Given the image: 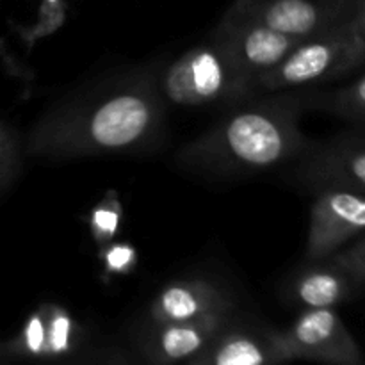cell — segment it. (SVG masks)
I'll use <instances>...</instances> for the list:
<instances>
[{
    "instance_id": "5bb4252c",
    "label": "cell",
    "mask_w": 365,
    "mask_h": 365,
    "mask_svg": "<svg viewBox=\"0 0 365 365\" xmlns=\"http://www.w3.org/2000/svg\"><path fill=\"white\" fill-rule=\"evenodd\" d=\"M305 109L323 110L342 120L365 125V73L349 84L327 93H303Z\"/></svg>"
},
{
    "instance_id": "ba28073f",
    "label": "cell",
    "mask_w": 365,
    "mask_h": 365,
    "mask_svg": "<svg viewBox=\"0 0 365 365\" xmlns=\"http://www.w3.org/2000/svg\"><path fill=\"white\" fill-rule=\"evenodd\" d=\"M296 177L314 191L342 187L365 195V134H342L316 145L298 160Z\"/></svg>"
},
{
    "instance_id": "ffe728a7",
    "label": "cell",
    "mask_w": 365,
    "mask_h": 365,
    "mask_svg": "<svg viewBox=\"0 0 365 365\" xmlns=\"http://www.w3.org/2000/svg\"><path fill=\"white\" fill-rule=\"evenodd\" d=\"M339 253L353 267V271L365 282V234L355 239L349 246L342 248Z\"/></svg>"
},
{
    "instance_id": "52a82bcc",
    "label": "cell",
    "mask_w": 365,
    "mask_h": 365,
    "mask_svg": "<svg viewBox=\"0 0 365 365\" xmlns=\"http://www.w3.org/2000/svg\"><path fill=\"white\" fill-rule=\"evenodd\" d=\"M360 0H235L232 9L266 27L309 39L355 18Z\"/></svg>"
},
{
    "instance_id": "9a60e30c",
    "label": "cell",
    "mask_w": 365,
    "mask_h": 365,
    "mask_svg": "<svg viewBox=\"0 0 365 365\" xmlns=\"http://www.w3.org/2000/svg\"><path fill=\"white\" fill-rule=\"evenodd\" d=\"M46 305V356H63L71 351L77 337V323L63 307Z\"/></svg>"
},
{
    "instance_id": "4fadbf2b",
    "label": "cell",
    "mask_w": 365,
    "mask_h": 365,
    "mask_svg": "<svg viewBox=\"0 0 365 365\" xmlns=\"http://www.w3.org/2000/svg\"><path fill=\"white\" fill-rule=\"evenodd\" d=\"M273 353H278L277 339L237 330L221 335L210 351V365H267Z\"/></svg>"
},
{
    "instance_id": "e0dca14e",
    "label": "cell",
    "mask_w": 365,
    "mask_h": 365,
    "mask_svg": "<svg viewBox=\"0 0 365 365\" xmlns=\"http://www.w3.org/2000/svg\"><path fill=\"white\" fill-rule=\"evenodd\" d=\"M123 220V207L116 196H106L89 214V230L100 245H109L116 237Z\"/></svg>"
},
{
    "instance_id": "277c9868",
    "label": "cell",
    "mask_w": 365,
    "mask_h": 365,
    "mask_svg": "<svg viewBox=\"0 0 365 365\" xmlns=\"http://www.w3.org/2000/svg\"><path fill=\"white\" fill-rule=\"evenodd\" d=\"M160 91L178 106L239 102L255 96V86L235 68L223 46L210 38L166 68Z\"/></svg>"
},
{
    "instance_id": "6da1fadb",
    "label": "cell",
    "mask_w": 365,
    "mask_h": 365,
    "mask_svg": "<svg viewBox=\"0 0 365 365\" xmlns=\"http://www.w3.org/2000/svg\"><path fill=\"white\" fill-rule=\"evenodd\" d=\"M163 134L159 77L141 70L45 114L29 134L27 152L48 159L123 155L153 148Z\"/></svg>"
},
{
    "instance_id": "3957f363",
    "label": "cell",
    "mask_w": 365,
    "mask_h": 365,
    "mask_svg": "<svg viewBox=\"0 0 365 365\" xmlns=\"http://www.w3.org/2000/svg\"><path fill=\"white\" fill-rule=\"evenodd\" d=\"M365 64V29L351 18L303 39L278 66L257 81V93H274L341 78Z\"/></svg>"
},
{
    "instance_id": "d6986e66",
    "label": "cell",
    "mask_w": 365,
    "mask_h": 365,
    "mask_svg": "<svg viewBox=\"0 0 365 365\" xmlns=\"http://www.w3.org/2000/svg\"><path fill=\"white\" fill-rule=\"evenodd\" d=\"M103 269L109 274H125L134 269L138 262V252L127 242H109L102 250Z\"/></svg>"
},
{
    "instance_id": "9c48e42d",
    "label": "cell",
    "mask_w": 365,
    "mask_h": 365,
    "mask_svg": "<svg viewBox=\"0 0 365 365\" xmlns=\"http://www.w3.org/2000/svg\"><path fill=\"white\" fill-rule=\"evenodd\" d=\"M278 353L353 362L355 346L335 309H305L277 339Z\"/></svg>"
},
{
    "instance_id": "44dd1931",
    "label": "cell",
    "mask_w": 365,
    "mask_h": 365,
    "mask_svg": "<svg viewBox=\"0 0 365 365\" xmlns=\"http://www.w3.org/2000/svg\"><path fill=\"white\" fill-rule=\"evenodd\" d=\"M356 20L362 24V27L365 29V0H360L359 2V9H356Z\"/></svg>"
},
{
    "instance_id": "8fae6325",
    "label": "cell",
    "mask_w": 365,
    "mask_h": 365,
    "mask_svg": "<svg viewBox=\"0 0 365 365\" xmlns=\"http://www.w3.org/2000/svg\"><path fill=\"white\" fill-rule=\"evenodd\" d=\"M220 310H230L228 296L221 287L202 278L171 282L150 307L152 319L157 324L184 323Z\"/></svg>"
},
{
    "instance_id": "30bf717a",
    "label": "cell",
    "mask_w": 365,
    "mask_h": 365,
    "mask_svg": "<svg viewBox=\"0 0 365 365\" xmlns=\"http://www.w3.org/2000/svg\"><path fill=\"white\" fill-rule=\"evenodd\" d=\"M364 287L365 282L337 252L307 262L289 284V296L303 309H335Z\"/></svg>"
},
{
    "instance_id": "8992f818",
    "label": "cell",
    "mask_w": 365,
    "mask_h": 365,
    "mask_svg": "<svg viewBox=\"0 0 365 365\" xmlns=\"http://www.w3.org/2000/svg\"><path fill=\"white\" fill-rule=\"evenodd\" d=\"M365 234V195L342 187L316 191L307 235V262L328 259Z\"/></svg>"
},
{
    "instance_id": "2e32d148",
    "label": "cell",
    "mask_w": 365,
    "mask_h": 365,
    "mask_svg": "<svg viewBox=\"0 0 365 365\" xmlns=\"http://www.w3.org/2000/svg\"><path fill=\"white\" fill-rule=\"evenodd\" d=\"M9 349L27 356H46V305L38 307L27 321L24 328L9 344Z\"/></svg>"
},
{
    "instance_id": "5b68a950",
    "label": "cell",
    "mask_w": 365,
    "mask_h": 365,
    "mask_svg": "<svg viewBox=\"0 0 365 365\" xmlns=\"http://www.w3.org/2000/svg\"><path fill=\"white\" fill-rule=\"evenodd\" d=\"M232 63L239 71L253 82L282 63L303 39L266 27L253 18L245 16L230 7L212 32Z\"/></svg>"
},
{
    "instance_id": "ac0fdd59",
    "label": "cell",
    "mask_w": 365,
    "mask_h": 365,
    "mask_svg": "<svg viewBox=\"0 0 365 365\" xmlns=\"http://www.w3.org/2000/svg\"><path fill=\"white\" fill-rule=\"evenodd\" d=\"M20 164V139L9 125L0 121V191H4L14 180Z\"/></svg>"
},
{
    "instance_id": "7c38bea8",
    "label": "cell",
    "mask_w": 365,
    "mask_h": 365,
    "mask_svg": "<svg viewBox=\"0 0 365 365\" xmlns=\"http://www.w3.org/2000/svg\"><path fill=\"white\" fill-rule=\"evenodd\" d=\"M230 310L207 314L184 323L159 324V331L152 339V349L166 362H178L202 351L227 323Z\"/></svg>"
},
{
    "instance_id": "7a4b0ae2",
    "label": "cell",
    "mask_w": 365,
    "mask_h": 365,
    "mask_svg": "<svg viewBox=\"0 0 365 365\" xmlns=\"http://www.w3.org/2000/svg\"><path fill=\"white\" fill-rule=\"evenodd\" d=\"M302 95L282 93L228 110L212 128L187 143L182 166L212 175H250L299 160L314 143L299 128Z\"/></svg>"
}]
</instances>
